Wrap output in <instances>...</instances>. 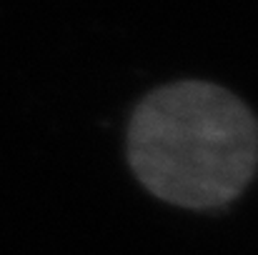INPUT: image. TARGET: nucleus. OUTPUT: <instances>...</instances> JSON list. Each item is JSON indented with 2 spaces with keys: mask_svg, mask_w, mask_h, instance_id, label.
<instances>
[{
  "mask_svg": "<svg viewBox=\"0 0 258 255\" xmlns=\"http://www.w3.org/2000/svg\"><path fill=\"white\" fill-rule=\"evenodd\" d=\"M136 178L180 208H218L251 180L258 163V125L226 88L173 83L148 95L128 130Z\"/></svg>",
  "mask_w": 258,
  "mask_h": 255,
  "instance_id": "1",
  "label": "nucleus"
}]
</instances>
